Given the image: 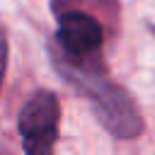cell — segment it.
I'll return each mask as SVG.
<instances>
[{
	"mask_svg": "<svg viewBox=\"0 0 155 155\" xmlns=\"http://www.w3.org/2000/svg\"><path fill=\"white\" fill-rule=\"evenodd\" d=\"M56 70L63 75L65 82H70L92 107L97 121L116 138H138L145 128L143 116L138 107L133 104L131 94L119 85L111 82L104 75V68L99 61L75 63L63 58L61 53L53 56Z\"/></svg>",
	"mask_w": 155,
	"mask_h": 155,
	"instance_id": "cell-1",
	"label": "cell"
},
{
	"mask_svg": "<svg viewBox=\"0 0 155 155\" xmlns=\"http://www.w3.org/2000/svg\"><path fill=\"white\" fill-rule=\"evenodd\" d=\"M58 97L51 90L34 92L17 116V131L22 136V150L27 155H48L58 140Z\"/></svg>",
	"mask_w": 155,
	"mask_h": 155,
	"instance_id": "cell-2",
	"label": "cell"
},
{
	"mask_svg": "<svg viewBox=\"0 0 155 155\" xmlns=\"http://www.w3.org/2000/svg\"><path fill=\"white\" fill-rule=\"evenodd\" d=\"M58 53L75 63L99 61V48L104 44V27L97 17L85 10H61L56 24Z\"/></svg>",
	"mask_w": 155,
	"mask_h": 155,
	"instance_id": "cell-3",
	"label": "cell"
},
{
	"mask_svg": "<svg viewBox=\"0 0 155 155\" xmlns=\"http://www.w3.org/2000/svg\"><path fill=\"white\" fill-rule=\"evenodd\" d=\"M7 53H10V46H7V34H5V29L0 27V87H2L5 70H7Z\"/></svg>",
	"mask_w": 155,
	"mask_h": 155,
	"instance_id": "cell-4",
	"label": "cell"
}]
</instances>
